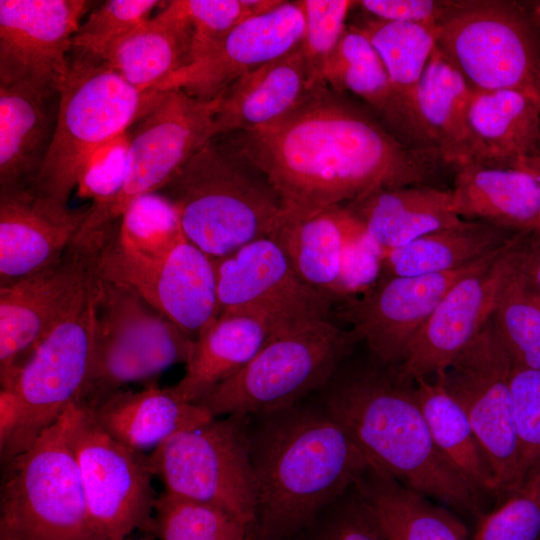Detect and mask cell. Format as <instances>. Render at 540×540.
Instances as JSON below:
<instances>
[{
	"instance_id": "15",
	"label": "cell",
	"mask_w": 540,
	"mask_h": 540,
	"mask_svg": "<svg viewBox=\"0 0 540 540\" xmlns=\"http://www.w3.org/2000/svg\"><path fill=\"white\" fill-rule=\"evenodd\" d=\"M114 227L90 255L94 274L135 293L195 340L220 313L213 258L186 238L162 259L135 257L117 245Z\"/></svg>"
},
{
	"instance_id": "35",
	"label": "cell",
	"mask_w": 540,
	"mask_h": 540,
	"mask_svg": "<svg viewBox=\"0 0 540 540\" xmlns=\"http://www.w3.org/2000/svg\"><path fill=\"white\" fill-rule=\"evenodd\" d=\"M474 89L436 46L419 82L416 110L421 131L454 168L467 132V114Z\"/></svg>"
},
{
	"instance_id": "31",
	"label": "cell",
	"mask_w": 540,
	"mask_h": 540,
	"mask_svg": "<svg viewBox=\"0 0 540 540\" xmlns=\"http://www.w3.org/2000/svg\"><path fill=\"white\" fill-rule=\"evenodd\" d=\"M270 336L265 325L252 317L220 314L195 339L185 373L173 390L197 404L248 364Z\"/></svg>"
},
{
	"instance_id": "20",
	"label": "cell",
	"mask_w": 540,
	"mask_h": 540,
	"mask_svg": "<svg viewBox=\"0 0 540 540\" xmlns=\"http://www.w3.org/2000/svg\"><path fill=\"white\" fill-rule=\"evenodd\" d=\"M91 275L90 255L71 245L56 265L0 286V384L73 309Z\"/></svg>"
},
{
	"instance_id": "2",
	"label": "cell",
	"mask_w": 540,
	"mask_h": 540,
	"mask_svg": "<svg viewBox=\"0 0 540 540\" xmlns=\"http://www.w3.org/2000/svg\"><path fill=\"white\" fill-rule=\"evenodd\" d=\"M256 540H294L371 462L316 395L249 416Z\"/></svg>"
},
{
	"instance_id": "47",
	"label": "cell",
	"mask_w": 540,
	"mask_h": 540,
	"mask_svg": "<svg viewBox=\"0 0 540 540\" xmlns=\"http://www.w3.org/2000/svg\"><path fill=\"white\" fill-rule=\"evenodd\" d=\"M511 391L519 441L520 484L540 461V370L514 367Z\"/></svg>"
},
{
	"instance_id": "28",
	"label": "cell",
	"mask_w": 540,
	"mask_h": 540,
	"mask_svg": "<svg viewBox=\"0 0 540 540\" xmlns=\"http://www.w3.org/2000/svg\"><path fill=\"white\" fill-rule=\"evenodd\" d=\"M343 206L385 252L462 220L452 189L433 185L379 189Z\"/></svg>"
},
{
	"instance_id": "44",
	"label": "cell",
	"mask_w": 540,
	"mask_h": 540,
	"mask_svg": "<svg viewBox=\"0 0 540 540\" xmlns=\"http://www.w3.org/2000/svg\"><path fill=\"white\" fill-rule=\"evenodd\" d=\"M157 0H110L93 10L73 37L72 49L101 59L121 38L149 20Z\"/></svg>"
},
{
	"instance_id": "22",
	"label": "cell",
	"mask_w": 540,
	"mask_h": 540,
	"mask_svg": "<svg viewBox=\"0 0 540 540\" xmlns=\"http://www.w3.org/2000/svg\"><path fill=\"white\" fill-rule=\"evenodd\" d=\"M87 212L56 210L28 191L0 192V286L60 262Z\"/></svg>"
},
{
	"instance_id": "49",
	"label": "cell",
	"mask_w": 540,
	"mask_h": 540,
	"mask_svg": "<svg viewBox=\"0 0 540 540\" xmlns=\"http://www.w3.org/2000/svg\"><path fill=\"white\" fill-rule=\"evenodd\" d=\"M471 3L472 0H362L357 5L374 19L441 27Z\"/></svg>"
},
{
	"instance_id": "37",
	"label": "cell",
	"mask_w": 540,
	"mask_h": 540,
	"mask_svg": "<svg viewBox=\"0 0 540 540\" xmlns=\"http://www.w3.org/2000/svg\"><path fill=\"white\" fill-rule=\"evenodd\" d=\"M333 90L361 98L389 130L392 121V87L379 53L356 26H347L324 73Z\"/></svg>"
},
{
	"instance_id": "13",
	"label": "cell",
	"mask_w": 540,
	"mask_h": 540,
	"mask_svg": "<svg viewBox=\"0 0 540 540\" xmlns=\"http://www.w3.org/2000/svg\"><path fill=\"white\" fill-rule=\"evenodd\" d=\"M70 437L95 540L150 530L158 496L148 456L106 433L84 404L73 407Z\"/></svg>"
},
{
	"instance_id": "8",
	"label": "cell",
	"mask_w": 540,
	"mask_h": 540,
	"mask_svg": "<svg viewBox=\"0 0 540 540\" xmlns=\"http://www.w3.org/2000/svg\"><path fill=\"white\" fill-rule=\"evenodd\" d=\"M358 342L351 329L329 320L272 334L248 364L197 404L213 417L289 408L319 393Z\"/></svg>"
},
{
	"instance_id": "42",
	"label": "cell",
	"mask_w": 540,
	"mask_h": 540,
	"mask_svg": "<svg viewBox=\"0 0 540 540\" xmlns=\"http://www.w3.org/2000/svg\"><path fill=\"white\" fill-rule=\"evenodd\" d=\"M495 511L480 519L471 540H537L540 536V461Z\"/></svg>"
},
{
	"instance_id": "16",
	"label": "cell",
	"mask_w": 540,
	"mask_h": 540,
	"mask_svg": "<svg viewBox=\"0 0 540 540\" xmlns=\"http://www.w3.org/2000/svg\"><path fill=\"white\" fill-rule=\"evenodd\" d=\"M219 315L260 321L271 335L328 320L334 303L306 284L271 237L216 258Z\"/></svg>"
},
{
	"instance_id": "36",
	"label": "cell",
	"mask_w": 540,
	"mask_h": 540,
	"mask_svg": "<svg viewBox=\"0 0 540 540\" xmlns=\"http://www.w3.org/2000/svg\"><path fill=\"white\" fill-rule=\"evenodd\" d=\"M418 404L432 439L449 464L478 492L497 493V485L472 426L461 406L434 376L415 380Z\"/></svg>"
},
{
	"instance_id": "38",
	"label": "cell",
	"mask_w": 540,
	"mask_h": 540,
	"mask_svg": "<svg viewBox=\"0 0 540 540\" xmlns=\"http://www.w3.org/2000/svg\"><path fill=\"white\" fill-rule=\"evenodd\" d=\"M491 321L513 366L540 370V293L521 269L519 253L500 288Z\"/></svg>"
},
{
	"instance_id": "12",
	"label": "cell",
	"mask_w": 540,
	"mask_h": 540,
	"mask_svg": "<svg viewBox=\"0 0 540 540\" xmlns=\"http://www.w3.org/2000/svg\"><path fill=\"white\" fill-rule=\"evenodd\" d=\"M520 3L472 0L440 27L437 46L475 91L517 90L540 100V34Z\"/></svg>"
},
{
	"instance_id": "24",
	"label": "cell",
	"mask_w": 540,
	"mask_h": 540,
	"mask_svg": "<svg viewBox=\"0 0 540 540\" xmlns=\"http://www.w3.org/2000/svg\"><path fill=\"white\" fill-rule=\"evenodd\" d=\"M60 90L0 84V192L29 191L51 147Z\"/></svg>"
},
{
	"instance_id": "23",
	"label": "cell",
	"mask_w": 540,
	"mask_h": 540,
	"mask_svg": "<svg viewBox=\"0 0 540 540\" xmlns=\"http://www.w3.org/2000/svg\"><path fill=\"white\" fill-rule=\"evenodd\" d=\"M536 156H540V100L517 90H474L466 138L454 169L515 168L520 160Z\"/></svg>"
},
{
	"instance_id": "30",
	"label": "cell",
	"mask_w": 540,
	"mask_h": 540,
	"mask_svg": "<svg viewBox=\"0 0 540 540\" xmlns=\"http://www.w3.org/2000/svg\"><path fill=\"white\" fill-rule=\"evenodd\" d=\"M101 60L136 89L154 90L192 62L189 27L170 1L155 17L117 41Z\"/></svg>"
},
{
	"instance_id": "29",
	"label": "cell",
	"mask_w": 540,
	"mask_h": 540,
	"mask_svg": "<svg viewBox=\"0 0 540 540\" xmlns=\"http://www.w3.org/2000/svg\"><path fill=\"white\" fill-rule=\"evenodd\" d=\"M453 206L463 220L516 233L539 230L540 186L520 168L464 165L455 169Z\"/></svg>"
},
{
	"instance_id": "52",
	"label": "cell",
	"mask_w": 540,
	"mask_h": 540,
	"mask_svg": "<svg viewBox=\"0 0 540 540\" xmlns=\"http://www.w3.org/2000/svg\"><path fill=\"white\" fill-rule=\"evenodd\" d=\"M531 13L537 24L540 26V2L534 6V9Z\"/></svg>"
},
{
	"instance_id": "26",
	"label": "cell",
	"mask_w": 540,
	"mask_h": 540,
	"mask_svg": "<svg viewBox=\"0 0 540 540\" xmlns=\"http://www.w3.org/2000/svg\"><path fill=\"white\" fill-rule=\"evenodd\" d=\"M355 25L371 41L389 75L393 108L389 131L411 147L434 148L421 131L416 95L425 67L437 46L440 27L371 17Z\"/></svg>"
},
{
	"instance_id": "19",
	"label": "cell",
	"mask_w": 540,
	"mask_h": 540,
	"mask_svg": "<svg viewBox=\"0 0 540 540\" xmlns=\"http://www.w3.org/2000/svg\"><path fill=\"white\" fill-rule=\"evenodd\" d=\"M86 0H0V84L61 88Z\"/></svg>"
},
{
	"instance_id": "1",
	"label": "cell",
	"mask_w": 540,
	"mask_h": 540,
	"mask_svg": "<svg viewBox=\"0 0 540 540\" xmlns=\"http://www.w3.org/2000/svg\"><path fill=\"white\" fill-rule=\"evenodd\" d=\"M216 139L265 174L280 198L281 221L379 189L431 185L446 165L437 148L401 142L372 110L327 84L265 127Z\"/></svg>"
},
{
	"instance_id": "14",
	"label": "cell",
	"mask_w": 540,
	"mask_h": 540,
	"mask_svg": "<svg viewBox=\"0 0 540 540\" xmlns=\"http://www.w3.org/2000/svg\"><path fill=\"white\" fill-rule=\"evenodd\" d=\"M512 370V360L490 319L450 366L436 375L464 410L498 494H510L520 485Z\"/></svg>"
},
{
	"instance_id": "10",
	"label": "cell",
	"mask_w": 540,
	"mask_h": 540,
	"mask_svg": "<svg viewBox=\"0 0 540 540\" xmlns=\"http://www.w3.org/2000/svg\"><path fill=\"white\" fill-rule=\"evenodd\" d=\"M248 421L247 415L214 417L171 437L148 455V462L165 491L220 508L256 535L257 492Z\"/></svg>"
},
{
	"instance_id": "45",
	"label": "cell",
	"mask_w": 540,
	"mask_h": 540,
	"mask_svg": "<svg viewBox=\"0 0 540 540\" xmlns=\"http://www.w3.org/2000/svg\"><path fill=\"white\" fill-rule=\"evenodd\" d=\"M294 540H385L369 506L353 486Z\"/></svg>"
},
{
	"instance_id": "5",
	"label": "cell",
	"mask_w": 540,
	"mask_h": 540,
	"mask_svg": "<svg viewBox=\"0 0 540 540\" xmlns=\"http://www.w3.org/2000/svg\"><path fill=\"white\" fill-rule=\"evenodd\" d=\"M174 206L186 239L213 259L270 237L281 201L267 177L216 138L159 191Z\"/></svg>"
},
{
	"instance_id": "48",
	"label": "cell",
	"mask_w": 540,
	"mask_h": 540,
	"mask_svg": "<svg viewBox=\"0 0 540 540\" xmlns=\"http://www.w3.org/2000/svg\"><path fill=\"white\" fill-rule=\"evenodd\" d=\"M128 132L103 148L82 174L77 195L92 199L93 205L113 198L120 191L127 170Z\"/></svg>"
},
{
	"instance_id": "3",
	"label": "cell",
	"mask_w": 540,
	"mask_h": 540,
	"mask_svg": "<svg viewBox=\"0 0 540 540\" xmlns=\"http://www.w3.org/2000/svg\"><path fill=\"white\" fill-rule=\"evenodd\" d=\"M372 358L350 369L341 364L315 395L372 464L423 496L477 516L479 492L436 447L415 382L402 380L395 366Z\"/></svg>"
},
{
	"instance_id": "11",
	"label": "cell",
	"mask_w": 540,
	"mask_h": 540,
	"mask_svg": "<svg viewBox=\"0 0 540 540\" xmlns=\"http://www.w3.org/2000/svg\"><path fill=\"white\" fill-rule=\"evenodd\" d=\"M95 278L93 362L80 403L89 407L128 383L186 364L195 341L135 293Z\"/></svg>"
},
{
	"instance_id": "25",
	"label": "cell",
	"mask_w": 540,
	"mask_h": 540,
	"mask_svg": "<svg viewBox=\"0 0 540 540\" xmlns=\"http://www.w3.org/2000/svg\"><path fill=\"white\" fill-rule=\"evenodd\" d=\"M317 86L298 45L246 74L224 92L214 117L212 139L277 121Z\"/></svg>"
},
{
	"instance_id": "6",
	"label": "cell",
	"mask_w": 540,
	"mask_h": 540,
	"mask_svg": "<svg viewBox=\"0 0 540 540\" xmlns=\"http://www.w3.org/2000/svg\"><path fill=\"white\" fill-rule=\"evenodd\" d=\"M96 293L92 272L73 309L1 384V464L30 447L72 405L82 402L93 362Z\"/></svg>"
},
{
	"instance_id": "9",
	"label": "cell",
	"mask_w": 540,
	"mask_h": 540,
	"mask_svg": "<svg viewBox=\"0 0 540 540\" xmlns=\"http://www.w3.org/2000/svg\"><path fill=\"white\" fill-rule=\"evenodd\" d=\"M223 94L200 100L182 90H166L162 100L128 133L127 170L120 191L103 203L88 206L73 246L95 251L133 201L159 192L212 139Z\"/></svg>"
},
{
	"instance_id": "40",
	"label": "cell",
	"mask_w": 540,
	"mask_h": 540,
	"mask_svg": "<svg viewBox=\"0 0 540 540\" xmlns=\"http://www.w3.org/2000/svg\"><path fill=\"white\" fill-rule=\"evenodd\" d=\"M113 236L124 252L149 260L166 257L186 238L176 209L159 192L133 201L115 225Z\"/></svg>"
},
{
	"instance_id": "27",
	"label": "cell",
	"mask_w": 540,
	"mask_h": 540,
	"mask_svg": "<svg viewBox=\"0 0 540 540\" xmlns=\"http://www.w3.org/2000/svg\"><path fill=\"white\" fill-rule=\"evenodd\" d=\"M89 408L106 433L143 453L214 418L199 404L180 398L172 387L156 385L137 392L119 390Z\"/></svg>"
},
{
	"instance_id": "17",
	"label": "cell",
	"mask_w": 540,
	"mask_h": 540,
	"mask_svg": "<svg viewBox=\"0 0 540 540\" xmlns=\"http://www.w3.org/2000/svg\"><path fill=\"white\" fill-rule=\"evenodd\" d=\"M518 233L491 261L459 279L409 343L398 376L415 382L442 374L491 319L500 288L514 267L522 239Z\"/></svg>"
},
{
	"instance_id": "32",
	"label": "cell",
	"mask_w": 540,
	"mask_h": 540,
	"mask_svg": "<svg viewBox=\"0 0 540 540\" xmlns=\"http://www.w3.org/2000/svg\"><path fill=\"white\" fill-rule=\"evenodd\" d=\"M355 487L385 540H471L465 525L452 513L372 463Z\"/></svg>"
},
{
	"instance_id": "33",
	"label": "cell",
	"mask_w": 540,
	"mask_h": 540,
	"mask_svg": "<svg viewBox=\"0 0 540 540\" xmlns=\"http://www.w3.org/2000/svg\"><path fill=\"white\" fill-rule=\"evenodd\" d=\"M517 234L489 223L462 219L386 251L382 274L416 276L453 271L499 251Z\"/></svg>"
},
{
	"instance_id": "51",
	"label": "cell",
	"mask_w": 540,
	"mask_h": 540,
	"mask_svg": "<svg viewBox=\"0 0 540 540\" xmlns=\"http://www.w3.org/2000/svg\"><path fill=\"white\" fill-rule=\"evenodd\" d=\"M515 168L524 169L528 171L529 173H531L534 176V178L537 180L540 186V156L524 158L517 163ZM537 232H540V213H539V230Z\"/></svg>"
},
{
	"instance_id": "21",
	"label": "cell",
	"mask_w": 540,
	"mask_h": 540,
	"mask_svg": "<svg viewBox=\"0 0 540 540\" xmlns=\"http://www.w3.org/2000/svg\"><path fill=\"white\" fill-rule=\"evenodd\" d=\"M303 33L304 17L297 1H280L240 22L210 52L172 73L155 90L177 89L212 100L246 74L294 50Z\"/></svg>"
},
{
	"instance_id": "4",
	"label": "cell",
	"mask_w": 540,
	"mask_h": 540,
	"mask_svg": "<svg viewBox=\"0 0 540 540\" xmlns=\"http://www.w3.org/2000/svg\"><path fill=\"white\" fill-rule=\"evenodd\" d=\"M165 93L140 91L103 60L72 49L54 138L28 192L51 208L70 209L71 194L92 159L128 132Z\"/></svg>"
},
{
	"instance_id": "41",
	"label": "cell",
	"mask_w": 540,
	"mask_h": 540,
	"mask_svg": "<svg viewBox=\"0 0 540 540\" xmlns=\"http://www.w3.org/2000/svg\"><path fill=\"white\" fill-rule=\"evenodd\" d=\"M172 2L189 27L192 62L210 52L240 22L271 10L280 3L279 0H173Z\"/></svg>"
},
{
	"instance_id": "39",
	"label": "cell",
	"mask_w": 540,
	"mask_h": 540,
	"mask_svg": "<svg viewBox=\"0 0 540 540\" xmlns=\"http://www.w3.org/2000/svg\"><path fill=\"white\" fill-rule=\"evenodd\" d=\"M150 531L159 540H255V532L228 512L164 491Z\"/></svg>"
},
{
	"instance_id": "18",
	"label": "cell",
	"mask_w": 540,
	"mask_h": 540,
	"mask_svg": "<svg viewBox=\"0 0 540 540\" xmlns=\"http://www.w3.org/2000/svg\"><path fill=\"white\" fill-rule=\"evenodd\" d=\"M499 251L465 267L416 276L381 274L373 287L343 301L340 316L351 323L358 341L373 357L397 366L405 351L437 304L462 277L493 260Z\"/></svg>"
},
{
	"instance_id": "34",
	"label": "cell",
	"mask_w": 540,
	"mask_h": 540,
	"mask_svg": "<svg viewBox=\"0 0 540 540\" xmlns=\"http://www.w3.org/2000/svg\"><path fill=\"white\" fill-rule=\"evenodd\" d=\"M354 222L344 206H334L305 219L281 221L270 237L297 275L335 302L342 251Z\"/></svg>"
},
{
	"instance_id": "43",
	"label": "cell",
	"mask_w": 540,
	"mask_h": 540,
	"mask_svg": "<svg viewBox=\"0 0 540 540\" xmlns=\"http://www.w3.org/2000/svg\"><path fill=\"white\" fill-rule=\"evenodd\" d=\"M358 1L298 0L303 17L304 33L299 44L316 85L326 84L324 73L347 25L350 9Z\"/></svg>"
},
{
	"instance_id": "46",
	"label": "cell",
	"mask_w": 540,
	"mask_h": 540,
	"mask_svg": "<svg viewBox=\"0 0 540 540\" xmlns=\"http://www.w3.org/2000/svg\"><path fill=\"white\" fill-rule=\"evenodd\" d=\"M384 255L385 251L355 218L342 251L336 301L357 297L373 287L382 274Z\"/></svg>"
},
{
	"instance_id": "50",
	"label": "cell",
	"mask_w": 540,
	"mask_h": 540,
	"mask_svg": "<svg viewBox=\"0 0 540 540\" xmlns=\"http://www.w3.org/2000/svg\"><path fill=\"white\" fill-rule=\"evenodd\" d=\"M519 265L540 293V232L524 235L519 251Z\"/></svg>"
},
{
	"instance_id": "7",
	"label": "cell",
	"mask_w": 540,
	"mask_h": 540,
	"mask_svg": "<svg viewBox=\"0 0 540 540\" xmlns=\"http://www.w3.org/2000/svg\"><path fill=\"white\" fill-rule=\"evenodd\" d=\"M74 405L1 464L0 540H95L70 437Z\"/></svg>"
}]
</instances>
